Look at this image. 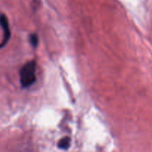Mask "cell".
I'll return each mask as SVG.
<instances>
[{
    "mask_svg": "<svg viewBox=\"0 0 152 152\" xmlns=\"http://www.w3.org/2000/svg\"><path fill=\"white\" fill-rule=\"evenodd\" d=\"M70 144H71V139L68 137L62 138L58 142V147L59 148L62 150H67L69 148Z\"/></svg>",
    "mask_w": 152,
    "mask_h": 152,
    "instance_id": "obj_3",
    "label": "cell"
},
{
    "mask_svg": "<svg viewBox=\"0 0 152 152\" xmlns=\"http://www.w3.org/2000/svg\"><path fill=\"white\" fill-rule=\"evenodd\" d=\"M30 42L34 48H37L39 44V37L36 34H32L30 35Z\"/></svg>",
    "mask_w": 152,
    "mask_h": 152,
    "instance_id": "obj_4",
    "label": "cell"
},
{
    "mask_svg": "<svg viewBox=\"0 0 152 152\" xmlns=\"http://www.w3.org/2000/svg\"><path fill=\"white\" fill-rule=\"evenodd\" d=\"M36 68L37 63L35 60H31L27 62L22 67L19 71L20 83L22 88H28L36 82Z\"/></svg>",
    "mask_w": 152,
    "mask_h": 152,
    "instance_id": "obj_1",
    "label": "cell"
},
{
    "mask_svg": "<svg viewBox=\"0 0 152 152\" xmlns=\"http://www.w3.org/2000/svg\"><path fill=\"white\" fill-rule=\"evenodd\" d=\"M0 25L3 30V39L2 42L0 43V49H1L7 45L10 38V31L9 28L8 20L5 15L2 14L0 16Z\"/></svg>",
    "mask_w": 152,
    "mask_h": 152,
    "instance_id": "obj_2",
    "label": "cell"
}]
</instances>
